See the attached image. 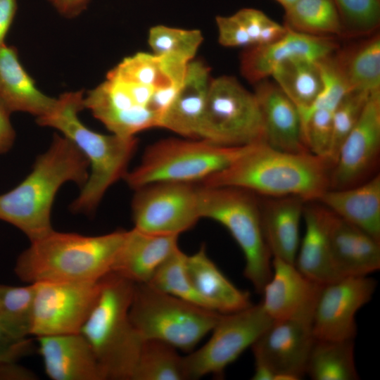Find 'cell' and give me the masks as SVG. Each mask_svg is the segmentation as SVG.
Here are the masks:
<instances>
[{
  "mask_svg": "<svg viewBox=\"0 0 380 380\" xmlns=\"http://www.w3.org/2000/svg\"><path fill=\"white\" fill-rule=\"evenodd\" d=\"M33 350L30 338H17L0 329V362L17 361L30 354Z\"/></svg>",
  "mask_w": 380,
  "mask_h": 380,
  "instance_id": "43",
  "label": "cell"
},
{
  "mask_svg": "<svg viewBox=\"0 0 380 380\" xmlns=\"http://www.w3.org/2000/svg\"><path fill=\"white\" fill-rule=\"evenodd\" d=\"M179 235L156 234L135 227L125 236L112 272L134 284L148 283L161 265L177 249Z\"/></svg>",
  "mask_w": 380,
  "mask_h": 380,
  "instance_id": "22",
  "label": "cell"
},
{
  "mask_svg": "<svg viewBox=\"0 0 380 380\" xmlns=\"http://www.w3.org/2000/svg\"><path fill=\"white\" fill-rule=\"evenodd\" d=\"M129 315L144 340L160 341L185 352L211 332L221 315L148 283L134 284Z\"/></svg>",
  "mask_w": 380,
  "mask_h": 380,
  "instance_id": "7",
  "label": "cell"
},
{
  "mask_svg": "<svg viewBox=\"0 0 380 380\" xmlns=\"http://www.w3.org/2000/svg\"><path fill=\"white\" fill-rule=\"evenodd\" d=\"M186 270L199 295L210 309L229 314L252 305L248 292L236 287L209 258L205 247L186 256Z\"/></svg>",
  "mask_w": 380,
  "mask_h": 380,
  "instance_id": "26",
  "label": "cell"
},
{
  "mask_svg": "<svg viewBox=\"0 0 380 380\" xmlns=\"http://www.w3.org/2000/svg\"><path fill=\"white\" fill-rule=\"evenodd\" d=\"M10 115V113L0 106V154L8 152L15 139V132L11 125Z\"/></svg>",
  "mask_w": 380,
  "mask_h": 380,
  "instance_id": "46",
  "label": "cell"
},
{
  "mask_svg": "<svg viewBox=\"0 0 380 380\" xmlns=\"http://www.w3.org/2000/svg\"><path fill=\"white\" fill-rule=\"evenodd\" d=\"M198 137L227 147L265 142L262 113L255 94L231 76L211 80Z\"/></svg>",
  "mask_w": 380,
  "mask_h": 380,
  "instance_id": "9",
  "label": "cell"
},
{
  "mask_svg": "<svg viewBox=\"0 0 380 380\" xmlns=\"http://www.w3.org/2000/svg\"><path fill=\"white\" fill-rule=\"evenodd\" d=\"M271 77L300 113L312 105L323 87L317 62L304 58L283 62L274 69Z\"/></svg>",
  "mask_w": 380,
  "mask_h": 380,
  "instance_id": "31",
  "label": "cell"
},
{
  "mask_svg": "<svg viewBox=\"0 0 380 380\" xmlns=\"http://www.w3.org/2000/svg\"><path fill=\"white\" fill-rule=\"evenodd\" d=\"M344 94L340 87L325 84L312 105L300 113L308 151L328 160L334 114Z\"/></svg>",
  "mask_w": 380,
  "mask_h": 380,
  "instance_id": "30",
  "label": "cell"
},
{
  "mask_svg": "<svg viewBox=\"0 0 380 380\" xmlns=\"http://www.w3.org/2000/svg\"><path fill=\"white\" fill-rule=\"evenodd\" d=\"M234 15L246 31L252 46L270 44L281 38L287 32L284 25L255 8H241Z\"/></svg>",
  "mask_w": 380,
  "mask_h": 380,
  "instance_id": "41",
  "label": "cell"
},
{
  "mask_svg": "<svg viewBox=\"0 0 380 380\" xmlns=\"http://www.w3.org/2000/svg\"><path fill=\"white\" fill-rule=\"evenodd\" d=\"M34 286L0 284V329L17 338L32 334Z\"/></svg>",
  "mask_w": 380,
  "mask_h": 380,
  "instance_id": "35",
  "label": "cell"
},
{
  "mask_svg": "<svg viewBox=\"0 0 380 380\" xmlns=\"http://www.w3.org/2000/svg\"><path fill=\"white\" fill-rule=\"evenodd\" d=\"M331 168L327 158L311 152H288L262 142L249 146L227 167L204 179L202 185L311 201L319 200L329 189Z\"/></svg>",
  "mask_w": 380,
  "mask_h": 380,
  "instance_id": "1",
  "label": "cell"
},
{
  "mask_svg": "<svg viewBox=\"0 0 380 380\" xmlns=\"http://www.w3.org/2000/svg\"><path fill=\"white\" fill-rule=\"evenodd\" d=\"M215 20L220 44L226 47L252 46L246 31L234 14L229 16H217Z\"/></svg>",
  "mask_w": 380,
  "mask_h": 380,
  "instance_id": "42",
  "label": "cell"
},
{
  "mask_svg": "<svg viewBox=\"0 0 380 380\" xmlns=\"http://www.w3.org/2000/svg\"><path fill=\"white\" fill-rule=\"evenodd\" d=\"M376 281L367 276L348 277L323 285L313 315V334L317 340H354L355 317L368 303Z\"/></svg>",
  "mask_w": 380,
  "mask_h": 380,
  "instance_id": "14",
  "label": "cell"
},
{
  "mask_svg": "<svg viewBox=\"0 0 380 380\" xmlns=\"http://www.w3.org/2000/svg\"><path fill=\"white\" fill-rule=\"evenodd\" d=\"M343 25V37L369 36L380 25V0H333Z\"/></svg>",
  "mask_w": 380,
  "mask_h": 380,
  "instance_id": "39",
  "label": "cell"
},
{
  "mask_svg": "<svg viewBox=\"0 0 380 380\" xmlns=\"http://www.w3.org/2000/svg\"><path fill=\"white\" fill-rule=\"evenodd\" d=\"M184 358L176 348L157 340H144L132 380H186Z\"/></svg>",
  "mask_w": 380,
  "mask_h": 380,
  "instance_id": "34",
  "label": "cell"
},
{
  "mask_svg": "<svg viewBox=\"0 0 380 380\" xmlns=\"http://www.w3.org/2000/svg\"><path fill=\"white\" fill-rule=\"evenodd\" d=\"M272 268L260 303L273 320L291 317L316 303L322 285L308 278L294 264L278 258H272Z\"/></svg>",
  "mask_w": 380,
  "mask_h": 380,
  "instance_id": "21",
  "label": "cell"
},
{
  "mask_svg": "<svg viewBox=\"0 0 380 380\" xmlns=\"http://www.w3.org/2000/svg\"><path fill=\"white\" fill-rule=\"evenodd\" d=\"M134 287V282L113 272L102 278L99 296L80 330L105 380H132L144 341L129 315Z\"/></svg>",
  "mask_w": 380,
  "mask_h": 380,
  "instance_id": "5",
  "label": "cell"
},
{
  "mask_svg": "<svg viewBox=\"0 0 380 380\" xmlns=\"http://www.w3.org/2000/svg\"><path fill=\"white\" fill-rule=\"evenodd\" d=\"M287 29V28H286ZM338 45L334 38L308 35L287 29L279 39L249 46L241 58V72L250 82L266 80L284 61L304 58L322 60L334 53Z\"/></svg>",
  "mask_w": 380,
  "mask_h": 380,
  "instance_id": "17",
  "label": "cell"
},
{
  "mask_svg": "<svg viewBox=\"0 0 380 380\" xmlns=\"http://www.w3.org/2000/svg\"><path fill=\"white\" fill-rule=\"evenodd\" d=\"M56 103V99L37 87L20 63L17 49L4 44L0 48V106L10 114L25 112L38 118L50 113Z\"/></svg>",
  "mask_w": 380,
  "mask_h": 380,
  "instance_id": "24",
  "label": "cell"
},
{
  "mask_svg": "<svg viewBox=\"0 0 380 380\" xmlns=\"http://www.w3.org/2000/svg\"><path fill=\"white\" fill-rule=\"evenodd\" d=\"M327 218L331 259L341 279L368 276L380 269V240L327 208Z\"/></svg>",
  "mask_w": 380,
  "mask_h": 380,
  "instance_id": "18",
  "label": "cell"
},
{
  "mask_svg": "<svg viewBox=\"0 0 380 380\" xmlns=\"http://www.w3.org/2000/svg\"><path fill=\"white\" fill-rule=\"evenodd\" d=\"M249 146H222L203 139H162L147 148L140 164L124 179L134 190L160 182H203L227 167Z\"/></svg>",
  "mask_w": 380,
  "mask_h": 380,
  "instance_id": "8",
  "label": "cell"
},
{
  "mask_svg": "<svg viewBox=\"0 0 380 380\" xmlns=\"http://www.w3.org/2000/svg\"><path fill=\"white\" fill-rule=\"evenodd\" d=\"M348 91L372 93L380 89V34L375 32L359 43L331 55Z\"/></svg>",
  "mask_w": 380,
  "mask_h": 380,
  "instance_id": "29",
  "label": "cell"
},
{
  "mask_svg": "<svg viewBox=\"0 0 380 380\" xmlns=\"http://www.w3.org/2000/svg\"><path fill=\"white\" fill-rule=\"evenodd\" d=\"M89 163L64 136L54 134L49 149L37 156L32 172L18 186L0 195V220L23 232L30 242L53 229L51 212L59 188L67 182L81 188L89 177Z\"/></svg>",
  "mask_w": 380,
  "mask_h": 380,
  "instance_id": "2",
  "label": "cell"
},
{
  "mask_svg": "<svg viewBox=\"0 0 380 380\" xmlns=\"http://www.w3.org/2000/svg\"><path fill=\"white\" fill-rule=\"evenodd\" d=\"M370 94L364 91H348L338 103L334 114L329 153L332 166L341 144L360 119Z\"/></svg>",
  "mask_w": 380,
  "mask_h": 380,
  "instance_id": "40",
  "label": "cell"
},
{
  "mask_svg": "<svg viewBox=\"0 0 380 380\" xmlns=\"http://www.w3.org/2000/svg\"><path fill=\"white\" fill-rule=\"evenodd\" d=\"M17 11V0H0V48L14 20Z\"/></svg>",
  "mask_w": 380,
  "mask_h": 380,
  "instance_id": "45",
  "label": "cell"
},
{
  "mask_svg": "<svg viewBox=\"0 0 380 380\" xmlns=\"http://www.w3.org/2000/svg\"><path fill=\"white\" fill-rule=\"evenodd\" d=\"M303 217L305 231L299 243L295 266L308 278L322 286L340 279L331 259L327 208L304 206Z\"/></svg>",
  "mask_w": 380,
  "mask_h": 380,
  "instance_id": "28",
  "label": "cell"
},
{
  "mask_svg": "<svg viewBox=\"0 0 380 380\" xmlns=\"http://www.w3.org/2000/svg\"><path fill=\"white\" fill-rule=\"evenodd\" d=\"M186 256L177 248L161 265L148 284L185 302L211 310L191 281L186 267Z\"/></svg>",
  "mask_w": 380,
  "mask_h": 380,
  "instance_id": "37",
  "label": "cell"
},
{
  "mask_svg": "<svg viewBox=\"0 0 380 380\" xmlns=\"http://www.w3.org/2000/svg\"><path fill=\"white\" fill-rule=\"evenodd\" d=\"M256 84L254 94L262 113L265 142L281 151H309L296 106L274 82L266 79Z\"/></svg>",
  "mask_w": 380,
  "mask_h": 380,
  "instance_id": "20",
  "label": "cell"
},
{
  "mask_svg": "<svg viewBox=\"0 0 380 380\" xmlns=\"http://www.w3.org/2000/svg\"><path fill=\"white\" fill-rule=\"evenodd\" d=\"M248 191L229 186L198 187L201 218L223 225L241 249L243 274L258 293L270 279L272 254L266 243L259 204Z\"/></svg>",
  "mask_w": 380,
  "mask_h": 380,
  "instance_id": "6",
  "label": "cell"
},
{
  "mask_svg": "<svg viewBox=\"0 0 380 380\" xmlns=\"http://www.w3.org/2000/svg\"><path fill=\"white\" fill-rule=\"evenodd\" d=\"M37 379L34 372L18 365L17 361L0 362V380H36Z\"/></svg>",
  "mask_w": 380,
  "mask_h": 380,
  "instance_id": "44",
  "label": "cell"
},
{
  "mask_svg": "<svg viewBox=\"0 0 380 380\" xmlns=\"http://www.w3.org/2000/svg\"><path fill=\"white\" fill-rule=\"evenodd\" d=\"M198 30H184L162 25L152 27L148 44L156 55H172L190 62L203 42Z\"/></svg>",
  "mask_w": 380,
  "mask_h": 380,
  "instance_id": "38",
  "label": "cell"
},
{
  "mask_svg": "<svg viewBox=\"0 0 380 380\" xmlns=\"http://www.w3.org/2000/svg\"><path fill=\"white\" fill-rule=\"evenodd\" d=\"M210 83L209 68L200 61H190L183 84L162 116L159 127L199 139Z\"/></svg>",
  "mask_w": 380,
  "mask_h": 380,
  "instance_id": "23",
  "label": "cell"
},
{
  "mask_svg": "<svg viewBox=\"0 0 380 380\" xmlns=\"http://www.w3.org/2000/svg\"><path fill=\"white\" fill-rule=\"evenodd\" d=\"M84 106L112 134L122 137H134L141 131L159 126L158 116L139 105L130 84L117 78L106 76L84 96Z\"/></svg>",
  "mask_w": 380,
  "mask_h": 380,
  "instance_id": "16",
  "label": "cell"
},
{
  "mask_svg": "<svg viewBox=\"0 0 380 380\" xmlns=\"http://www.w3.org/2000/svg\"><path fill=\"white\" fill-rule=\"evenodd\" d=\"M380 151V89L372 92L360 119L341 144L330 173L329 189L362 182L376 165Z\"/></svg>",
  "mask_w": 380,
  "mask_h": 380,
  "instance_id": "15",
  "label": "cell"
},
{
  "mask_svg": "<svg viewBox=\"0 0 380 380\" xmlns=\"http://www.w3.org/2000/svg\"><path fill=\"white\" fill-rule=\"evenodd\" d=\"M101 279L33 283L31 335L38 337L80 333L99 296Z\"/></svg>",
  "mask_w": 380,
  "mask_h": 380,
  "instance_id": "11",
  "label": "cell"
},
{
  "mask_svg": "<svg viewBox=\"0 0 380 380\" xmlns=\"http://www.w3.org/2000/svg\"><path fill=\"white\" fill-rule=\"evenodd\" d=\"M353 340H315L306 366L314 380H357Z\"/></svg>",
  "mask_w": 380,
  "mask_h": 380,
  "instance_id": "32",
  "label": "cell"
},
{
  "mask_svg": "<svg viewBox=\"0 0 380 380\" xmlns=\"http://www.w3.org/2000/svg\"><path fill=\"white\" fill-rule=\"evenodd\" d=\"M284 25L308 35L343 37L342 23L333 0H297L285 10Z\"/></svg>",
  "mask_w": 380,
  "mask_h": 380,
  "instance_id": "33",
  "label": "cell"
},
{
  "mask_svg": "<svg viewBox=\"0 0 380 380\" xmlns=\"http://www.w3.org/2000/svg\"><path fill=\"white\" fill-rule=\"evenodd\" d=\"M55 9L68 18H75L87 8L91 0H48Z\"/></svg>",
  "mask_w": 380,
  "mask_h": 380,
  "instance_id": "47",
  "label": "cell"
},
{
  "mask_svg": "<svg viewBox=\"0 0 380 380\" xmlns=\"http://www.w3.org/2000/svg\"><path fill=\"white\" fill-rule=\"evenodd\" d=\"M330 211L380 240V176L356 185L329 189L319 198Z\"/></svg>",
  "mask_w": 380,
  "mask_h": 380,
  "instance_id": "25",
  "label": "cell"
},
{
  "mask_svg": "<svg viewBox=\"0 0 380 380\" xmlns=\"http://www.w3.org/2000/svg\"><path fill=\"white\" fill-rule=\"evenodd\" d=\"M125 230L99 236L54 229L31 241L18 256L14 272L21 280L96 281L111 273Z\"/></svg>",
  "mask_w": 380,
  "mask_h": 380,
  "instance_id": "3",
  "label": "cell"
},
{
  "mask_svg": "<svg viewBox=\"0 0 380 380\" xmlns=\"http://www.w3.org/2000/svg\"><path fill=\"white\" fill-rule=\"evenodd\" d=\"M45 372L53 380H105L95 353L80 332L38 336Z\"/></svg>",
  "mask_w": 380,
  "mask_h": 380,
  "instance_id": "19",
  "label": "cell"
},
{
  "mask_svg": "<svg viewBox=\"0 0 380 380\" xmlns=\"http://www.w3.org/2000/svg\"><path fill=\"white\" fill-rule=\"evenodd\" d=\"M108 77L153 87L155 89L170 85H181L172 77L161 56L138 52L125 58L110 70Z\"/></svg>",
  "mask_w": 380,
  "mask_h": 380,
  "instance_id": "36",
  "label": "cell"
},
{
  "mask_svg": "<svg viewBox=\"0 0 380 380\" xmlns=\"http://www.w3.org/2000/svg\"><path fill=\"white\" fill-rule=\"evenodd\" d=\"M132 210L134 227L156 234H176L201 218L198 187L191 183L160 182L135 189Z\"/></svg>",
  "mask_w": 380,
  "mask_h": 380,
  "instance_id": "12",
  "label": "cell"
},
{
  "mask_svg": "<svg viewBox=\"0 0 380 380\" xmlns=\"http://www.w3.org/2000/svg\"><path fill=\"white\" fill-rule=\"evenodd\" d=\"M83 91L62 94L50 113L37 118L43 127L60 131L82 151L89 163L90 173L70 210L76 213H92L108 189L127 172L137 140L115 134H103L85 126L78 114L84 109Z\"/></svg>",
  "mask_w": 380,
  "mask_h": 380,
  "instance_id": "4",
  "label": "cell"
},
{
  "mask_svg": "<svg viewBox=\"0 0 380 380\" xmlns=\"http://www.w3.org/2000/svg\"><path fill=\"white\" fill-rule=\"evenodd\" d=\"M304 202L296 196L272 198L260 208L265 239L273 258L295 263Z\"/></svg>",
  "mask_w": 380,
  "mask_h": 380,
  "instance_id": "27",
  "label": "cell"
},
{
  "mask_svg": "<svg viewBox=\"0 0 380 380\" xmlns=\"http://www.w3.org/2000/svg\"><path fill=\"white\" fill-rule=\"evenodd\" d=\"M277 1L282 7L284 8V10L289 8L291 6H292L297 0H275Z\"/></svg>",
  "mask_w": 380,
  "mask_h": 380,
  "instance_id": "48",
  "label": "cell"
},
{
  "mask_svg": "<svg viewBox=\"0 0 380 380\" xmlns=\"http://www.w3.org/2000/svg\"><path fill=\"white\" fill-rule=\"evenodd\" d=\"M273 319L261 303L221 314L208 342L184 357L188 379L207 374L220 376L270 327Z\"/></svg>",
  "mask_w": 380,
  "mask_h": 380,
  "instance_id": "10",
  "label": "cell"
},
{
  "mask_svg": "<svg viewBox=\"0 0 380 380\" xmlns=\"http://www.w3.org/2000/svg\"><path fill=\"white\" fill-rule=\"evenodd\" d=\"M315 304L291 317L274 320L251 346L255 362L270 368L275 380H298L306 374L316 340L313 334Z\"/></svg>",
  "mask_w": 380,
  "mask_h": 380,
  "instance_id": "13",
  "label": "cell"
}]
</instances>
